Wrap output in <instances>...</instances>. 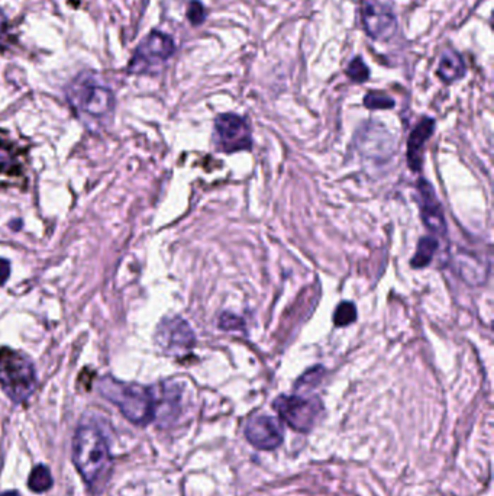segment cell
Instances as JSON below:
<instances>
[{"instance_id":"obj_1","label":"cell","mask_w":494,"mask_h":496,"mask_svg":"<svg viewBox=\"0 0 494 496\" xmlns=\"http://www.w3.org/2000/svg\"><path fill=\"white\" fill-rule=\"evenodd\" d=\"M73 461L86 485L100 492L112 473V456L106 438L95 427H80L73 438Z\"/></svg>"},{"instance_id":"obj_2","label":"cell","mask_w":494,"mask_h":496,"mask_svg":"<svg viewBox=\"0 0 494 496\" xmlns=\"http://www.w3.org/2000/svg\"><path fill=\"white\" fill-rule=\"evenodd\" d=\"M99 392L115 403L124 417L136 425H147L155 418L157 398L152 389L136 383H125L111 376L100 379Z\"/></svg>"},{"instance_id":"obj_3","label":"cell","mask_w":494,"mask_h":496,"mask_svg":"<svg viewBox=\"0 0 494 496\" xmlns=\"http://www.w3.org/2000/svg\"><path fill=\"white\" fill-rule=\"evenodd\" d=\"M0 386L15 403H23L37 388V372L28 355L4 347L0 348Z\"/></svg>"},{"instance_id":"obj_4","label":"cell","mask_w":494,"mask_h":496,"mask_svg":"<svg viewBox=\"0 0 494 496\" xmlns=\"http://www.w3.org/2000/svg\"><path fill=\"white\" fill-rule=\"evenodd\" d=\"M68 100L81 112L103 117L111 112L115 99L112 92L95 80L93 74H80L68 89Z\"/></svg>"},{"instance_id":"obj_5","label":"cell","mask_w":494,"mask_h":496,"mask_svg":"<svg viewBox=\"0 0 494 496\" xmlns=\"http://www.w3.org/2000/svg\"><path fill=\"white\" fill-rule=\"evenodd\" d=\"M279 415L293 430L309 432L318 423L322 413V402L318 398L303 396H279L272 403Z\"/></svg>"},{"instance_id":"obj_6","label":"cell","mask_w":494,"mask_h":496,"mask_svg":"<svg viewBox=\"0 0 494 496\" xmlns=\"http://www.w3.org/2000/svg\"><path fill=\"white\" fill-rule=\"evenodd\" d=\"M213 143L217 151L236 153L253 148L250 125L235 114H222L215 119Z\"/></svg>"},{"instance_id":"obj_7","label":"cell","mask_w":494,"mask_h":496,"mask_svg":"<svg viewBox=\"0 0 494 496\" xmlns=\"http://www.w3.org/2000/svg\"><path fill=\"white\" fill-rule=\"evenodd\" d=\"M176 52V45L171 37L152 31L133 52V59L129 63V71L136 74L151 73L154 69L159 67L164 61H167Z\"/></svg>"},{"instance_id":"obj_8","label":"cell","mask_w":494,"mask_h":496,"mask_svg":"<svg viewBox=\"0 0 494 496\" xmlns=\"http://www.w3.org/2000/svg\"><path fill=\"white\" fill-rule=\"evenodd\" d=\"M155 341L167 354H184L196 344V337L191 326L180 317L162 319L157 328Z\"/></svg>"},{"instance_id":"obj_9","label":"cell","mask_w":494,"mask_h":496,"mask_svg":"<svg viewBox=\"0 0 494 496\" xmlns=\"http://www.w3.org/2000/svg\"><path fill=\"white\" fill-rule=\"evenodd\" d=\"M363 22L367 34L374 40L390 38L397 28V20L392 8L382 4L381 0H366Z\"/></svg>"},{"instance_id":"obj_10","label":"cell","mask_w":494,"mask_h":496,"mask_svg":"<svg viewBox=\"0 0 494 496\" xmlns=\"http://www.w3.org/2000/svg\"><path fill=\"white\" fill-rule=\"evenodd\" d=\"M245 435L250 443L261 450H274L283 443L280 423L268 415H254L246 423Z\"/></svg>"},{"instance_id":"obj_11","label":"cell","mask_w":494,"mask_h":496,"mask_svg":"<svg viewBox=\"0 0 494 496\" xmlns=\"http://www.w3.org/2000/svg\"><path fill=\"white\" fill-rule=\"evenodd\" d=\"M418 193H419V206H421V216L423 224L430 232L445 237L448 230H447L444 211L441 203L438 202L432 184L425 179H421L418 182Z\"/></svg>"},{"instance_id":"obj_12","label":"cell","mask_w":494,"mask_h":496,"mask_svg":"<svg viewBox=\"0 0 494 496\" xmlns=\"http://www.w3.org/2000/svg\"><path fill=\"white\" fill-rule=\"evenodd\" d=\"M435 121L432 118H425L410 132L407 140V164L411 172L421 170L423 148L429 138L432 136Z\"/></svg>"},{"instance_id":"obj_13","label":"cell","mask_w":494,"mask_h":496,"mask_svg":"<svg viewBox=\"0 0 494 496\" xmlns=\"http://www.w3.org/2000/svg\"><path fill=\"white\" fill-rule=\"evenodd\" d=\"M465 71H466V67L459 52L454 49H447L442 54V57L439 60V66H438V76L442 81L454 83L462 78Z\"/></svg>"},{"instance_id":"obj_14","label":"cell","mask_w":494,"mask_h":496,"mask_svg":"<svg viewBox=\"0 0 494 496\" xmlns=\"http://www.w3.org/2000/svg\"><path fill=\"white\" fill-rule=\"evenodd\" d=\"M438 250V241L433 237H423L421 238L419 244H418V250L416 254L411 257V267L415 268H423L426 266L430 264L435 253Z\"/></svg>"},{"instance_id":"obj_15","label":"cell","mask_w":494,"mask_h":496,"mask_svg":"<svg viewBox=\"0 0 494 496\" xmlns=\"http://www.w3.org/2000/svg\"><path fill=\"white\" fill-rule=\"evenodd\" d=\"M19 170L13 146L0 140V175H16Z\"/></svg>"},{"instance_id":"obj_16","label":"cell","mask_w":494,"mask_h":496,"mask_svg":"<svg viewBox=\"0 0 494 496\" xmlns=\"http://www.w3.org/2000/svg\"><path fill=\"white\" fill-rule=\"evenodd\" d=\"M28 486L32 492H37V493L47 492L52 486V476L48 471V467H45L42 464L37 466L30 475Z\"/></svg>"},{"instance_id":"obj_17","label":"cell","mask_w":494,"mask_h":496,"mask_svg":"<svg viewBox=\"0 0 494 496\" xmlns=\"http://www.w3.org/2000/svg\"><path fill=\"white\" fill-rule=\"evenodd\" d=\"M356 319V308L352 302H341L335 309L334 322L337 326H348Z\"/></svg>"},{"instance_id":"obj_18","label":"cell","mask_w":494,"mask_h":496,"mask_svg":"<svg viewBox=\"0 0 494 496\" xmlns=\"http://www.w3.org/2000/svg\"><path fill=\"white\" fill-rule=\"evenodd\" d=\"M347 76L355 83H364L370 77V69L360 57H355L347 69Z\"/></svg>"},{"instance_id":"obj_19","label":"cell","mask_w":494,"mask_h":496,"mask_svg":"<svg viewBox=\"0 0 494 496\" xmlns=\"http://www.w3.org/2000/svg\"><path fill=\"white\" fill-rule=\"evenodd\" d=\"M364 105L368 109H392L394 107V100L381 92H370L364 98Z\"/></svg>"},{"instance_id":"obj_20","label":"cell","mask_w":494,"mask_h":496,"mask_svg":"<svg viewBox=\"0 0 494 496\" xmlns=\"http://www.w3.org/2000/svg\"><path fill=\"white\" fill-rule=\"evenodd\" d=\"M219 326L225 331H243L245 322L241 317L232 312H224L221 317H219Z\"/></svg>"},{"instance_id":"obj_21","label":"cell","mask_w":494,"mask_h":496,"mask_svg":"<svg viewBox=\"0 0 494 496\" xmlns=\"http://www.w3.org/2000/svg\"><path fill=\"white\" fill-rule=\"evenodd\" d=\"M187 18L191 25H202L206 19V11L205 6L199 2V0H191L187 8Z\"/></svg>"},{"instance_id":"obj_22","label":"cell","mask_w":494,"mask_h":496,"mask_svg":"<svg viewBox=\"0 0 494 496\" xmlns=\"http://www.w3.org/2000/svg\"><path fill=\"white\" fill-rule=\"evenodd\" d=\"M322 374H323V369L322 367H313L311 372H308L306 374L301 376V379L299 380V386H312V384H316L320 379H322Z\"/></svg>"},{"instance_id":"obj_23","label":"cell","mask_w":494,"mask_h":496,"mask_svg":"<svg viewBox=\"0 0 494 496\" xmlns=\"http://www.w3.org/2000/svg\"><path fill=\"white\" fill-rule=\"evenodd\" d=\"M8 38H9V34H8V19L4 15V12L0 11V49H4L6 47Z\"/></svg>"},{"instance_id":"obj_24","label":"cell","mask_w":494,"mask_h":496,"mask_svg":"<svg viewBox=\"0 0 494 496\" xmlns=\"http://www.w3.org/2000/svg\"><path fill=\"white\" fill-rule=\"evenodd\" d=\"M11 276V264L8 260L0 259V286L5 285Z\"/></svg>"},{"instance_id":"obj_25","label":"cell","mask_w":494,"mask_h":496,"mask_svg":"<svg viewBox=\"0 0 494 496\" xmlns=\"http://www.w3.org/2000/svg\"><path fill=\"white\" fill-rule=\"evenodd\" d=\"M0 496H20V495L16 490H8V492L0 493Z\"/></svg>"}]
</instances>
